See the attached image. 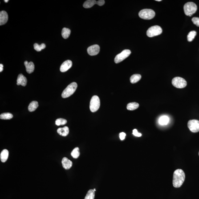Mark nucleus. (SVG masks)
Returning <instances> with one entry per match:
<instances>
[{
	"label": "nucleus",
	"mask_w": 199,
	"mask_h": 199,
	"mask_svg": "<svg viewBox=\"0 0 199 199\" xmlns=\"http://www.w3.org/2000/svg\"><path fill=\"white\" fill-rule=\"evenodd\" d=\"M13 117V115L9 112L3 113L0 115V119H10Z\"/></svg>",
	"instance_id": "b1692460"
},
{
	"label": "nucleus",
	"mask_w": 199,
	"mask_h": 199,
	"mask_svg": "<svg viewBox=\"0 0 199 199\" xmlns=\"http://www.w3.org/2000/svg\"><path fill=\"white\" fill-rule=\"evenodd\" d=\"M34 47L36 51L40 52L44 49L46 47V46L44 43L40 45H38V44L35 43L34 45Z\"/></svg>",
	"instance_id": "bb28decb"
},
{
	"label": "nucleus",
	"mask_w": 199,
	"mask_h": 199,
	"mask_svg": "<svg viewBox=\"0 0 199 199\" xmlns=\"http://www.w3.org/2000/svg\"><path fill=\"white\" fill-rule=\"evenodd\" d=\"M26 67L27 72L30 74L34 72V65L32 62H29L27 61H25L24 63Z\"/></svg>",
	"instance_id": "2eb2a0df"
},
{
	"label": "nucleus",
	"mask_w": 199,
	"mask_h": 199,
	"mask_svg": "<svg viewBox=\"0 0 199 199\" xmlns=\"http://www.w3.org/2000/svg\"><path fill=\"white\" fill-rule=\"evenodd\" d=\"M38 107L37 102L33 101L31 102L28 107V110L30 112H33Z\"/></svg>",
	"instance_id": "4be33fe9"
},
{
	"label": "nucleus",
	"mask_w": 199,
	"mask_h": 199,
	"mask_svg": "<svg viewBox=\"0 0 199 199\" xmlns=\"http://www.w3.org/2000/svg\"><path fill=\"white\" fill-rule=\"evenodd\" d=\"M79 149V148H76L74 149L71 153V156L74 159H77L79 157L80 155Z\"/></svg>",
	"instance_id": "a878e982"
},
{
	"label": "nucleus",
	"mask_w": 199,
	"mask_h": 199,
	"mask_svg": "<svg viewBox=\"0 0 199 199\" xmlns=\"http://www.w3.org/2000/svg\"><path fill=\"white\" fill-rule=\"evenodd\" d=\"M71 31L70 29L63 28L62 31V35L64 39L68 38L71 34Z\"/></svg>",
	"instance_id": "5701e85b"
},
{
	"label": "nucleus",
	"mask_w": 199,
	"mask_h": 199,
	"mask_svg": "<svg viewBox=\"0 0 199 199\" xmlns=\"http://www.w3.org/2000/svg\"><path fill=\"white\" fill-rule=\"evenodd\" d=\"M155 15V12L151 9H143L139 13V17L144 20L152 19L154 18Z\"/></svg>",
	"instance_id": "20e7f679"
},
{
	"label": "nucleus",
	"mask_w": 199,
	"mask_h": 199,
	"mask_svg": "<svg viewBox=\"0 0 199 199\" xmlns=\"http://www.w3.org/2000/svg\"><path fill=\"white\" fill-rule=\"evenodd\" d=\"M67 122V120L65 119L60 118L56 120L55 124L57 126L64 125L66 124Z\"/></svg>",
	"instance_id": "c85d7f7f"
},
{
	"label": "nucleus",
	"mask_w": 199,
	"mask_h": 199,
	"mask_svg": "<svg viewBox=\"0 0 199 199\" xmlns=\"http://www.w3.org/2000/svg\"><path fill=\"white\" fill-rule=\"evenodd\" d=\"M58 133L61 136H67L69 133V129L68 127H64L63 128H60L57 130Z\"/></svg>",
	"instance_id": "dca6fc26"
},
{
	"label": "nucleus",
	"mask_w": 199,
	"mask_h": 199,
	"mask_svg": "<svg viewBox=\"0 0 199 199\" xmlns=\"http://www.w3.org/2000/svg\"><path fill=\"white\" fill-rule=\"evenodd\" d=\"M8 19V16L7 13L5 11H2L0 12V25L5 24Z\"/></svg>",
	"instance_id": "f8f14e48"
},
{
	"label": "nucleus",
	"mask_w": 199,
	"mask_h": 199,
	"mask_svg": "<svg viewBox=\"0 0 199 199\" xmlns=\"http://www.w3.org/2000/svg\"><path fill=\"white\" fill-rule=\"evenodd\" d=\"M97 1L95 0H88L83 4V6L85 8H90L96 4Z\"/></svg>",
	"instance_id": "6ab92c4d"
},
{
	"label": "nucleus",
	"mask_w": 199,
	"mask_h": 199,
	"mask_svg": "<svg viewBox=\"0 0 199 199\" xmlns=\"http://www.w3.org/2000/svg\"><path fill=\"white\" fill-rule=\"evenodd\" d=\"M197 35V32L195 31H191L188 33L187 35V40L188 42H191L195 38V36Z\"/></svg>",
	"instance_id": "cd10ccee"
},
{
	"label": "nucleus",
	"mask_w": 199,
	"mask_h": 199,
	"mask_svg": "<svg viewBox=\"0 0 199 199\" xmlns=\"http://www.w3.org/2000/svg\"><path fill=\"white\" fill-rule=\"evenodd\" d=\"M188 127L191 131L196 133L199 132V121L197 119H192L188 121Z\"/></svg>",
	"instance_id": "1a4fd4ad"
},
{
	"label": "nucleus",
	"mask_w": 199,
	"mask_h": 199,
	"mask_svg": "<svg viewBox=\"0 0 199 199\" xmlns=\"http://www.w3.org/2000/svg\"><path fill=\"white\" fill-rule=\"evenodd\" d=\"M5 1V2L7 3V2H8L9 1H8V0H5V1Z\"/></svg>",
	"instance_id": "f704fd0d"
},
{
	"label": "nucleus",
	"mask_w": 199,
	"mask_h": 199,
	"mask_svg": "<svg viewBox=\"0 0 199 199\" xmlns=\"http://www.w3.org/2000/svg\"><path fill=\"white\" fill-rule=\"evenodd\" d=\"M100 47L99 45H94L89 46L87 49V52L90 55L94 56L99 54Z\"/></svg>",
	"instance_id": "9d476101"
},
{
	"label": "nucleus",
	"mask_w": 199,
	"mask_h": 199,
	"mask_svg": "<svg viewBox=\"0 0 199 199\" xmlns=\"http://www.w3.org/2000/svg\"><path fill=\"white\" fill-rule=\"evenodd\" d=\"M198 155H199V153H198Z\"/></svg>",
	"instance_id": "4c0bfd02"
},
{
	"label": "nucleus",
	"mask_w": 199,
	"mask_h": 199,
	"mask_svg": "<svg viewBox=\"0 0 199 199\" xmlns=\"http://www.w3.org/2000/svg\"><path fill=\"white\" fill-rule=\"evenodd\" d=\"M9 156V151L7 149H4L2 151L0 155V158L2 162H5L7 160Z\"/></svg>",
	"instance_id": "f3484780"
},
{
	"label": "nucleus",
	"mask_w": 199,
	"mask_h": 199,
	"mask_svg": "<svg viewBox=\"0 0 199 199\" xmlns=\"http://www.w3.org/2000/svg\"><path fill=\"white\" fill-rule=\"evenodd\" d=\"M126 135V134L124 132H122L120 133L119 134V138H120L121 140H124L125 138Z\"/></svg>",
	"instance_id": "2f4dec72"
},
{
	"label": "nucleus",
	"mask_w": 199,
	"mask_h": 199,
	"mask_svg": "<svg viewBox=\"0 0 199 199\" xmlns=\"http://www.w3.org/2000/svg\"><path fill=\"white\" fill-rule=\"evenodd\" d=\"M131 54V51L129 50H123L120 54L116 55L114 59V62L116 63H118L123 61L125 59L129 56Z\"/></svg>",
	"instance_id": "6e6552de"
},
{
	"label": "nucleus",
	"mask_w": 199,
	"mask_h": 199,
	"mask_svg": "<svg viewBox=\"0 0 199 199\" xmlns=\"http://www.w3.org/2000/svg\"><path fill=\"white\" fill-rule=\"evenodd\" d=\"M141 78V76L139 74H134L131 77L130 80L131 83L134 84V83H137L140 80Z\"/></svg>",
	"instance_id": "412c9836"
},
{
	"label": "nucleus",
	"mask_w": 199,
	"mask_h": 199,
	"mask_svg": "<svg viewBox=\"0 0 199 199\" xmlns=\"http://www.w3.org/2000/svg\"><path fill=\"white\" fill-rule=\"evenodd\" d=\"M197 7L194 3L188 2L184 5V10L185 15L191 16L197 11Z\"/></svg>",
	"instance_id": "7ed1b4c3"
},
{
	"label": "nucleus",
	"mask_w": 199,
	"mask_h": 199,
	"mask_svg": "<svg viewBox=\"0 0 199 199\" xmlns=\"http://www.w3.org/2000/svg\"><path fill=\"white\" fill-rule=\"evenodd\" d=\"M139 104L136 102H132L127 104V108L128 110L133 111L138 108Z\"/></svg>",
	"instance_id": "a211bd4d"
},
{
	"label": "nucleus",
	"mask_w": 199,
	"mask_h": 199,
	"mask_svg": "<svg viewBox=\"0 0 199 199\" xmlns=\"http://www.w3.org/2000/svg\"><path fill=\"white\" fill-rule=\"evenodd\" d=\"M156 1H159V2H160V1H161V0H156Z\"/></svg>",
	"instance_id": "c9c22d12"
},
{
	"label": "nucleus",
	"mask_w": 199,
	"mask_h": 199,
	"mask_svg": "<svg viewBox=\"0 0 199 199\" xmlns=\"http://www.w3.org/2000/svg\"><path fill=\"white\" fill-rule=\"evenodd\" d=\"M192 22L194 25L198 27H199V18L197 17H194L192 19Z\"/></svg>",
	"instance_id": "c756f323"
},
{
	"label": "nucleus",
	"mask_w": 199,
	"mask_h": 199,
	"mask_svg": "<svg viewBox=\"0 0 199 199\" xmlns=\"http://www.w3.org/2000/svg\"><path fill=\"white\" fill-rule=\"evenodd\" d=\"M169 118L168 116L164 115L161 117L159 118V124L161 125H166L168 124V122H169Z\"/></svg>",
	"instance_id": "aec40b11"
},
{
	"label": "nucleus",
	"mask_w": 199,
	"mask_h": 199,
	"mask_svg": "<svg viewBox=\"0 0 199 199\" xmlns=\"http://www.w3.org/2000/svg\"><path fill=\"white\" fill-rule=\"evenodd\" d=\"M185 174L182 170H176L174 172L172 184L175 188H179L183 183L185 179Z\"/></svg>",
	"instance_id": "f257e3e1"
},
{
	"label": "nucleus",
	"mask_w": 199,
	"mask_h": 199,
	"mask_svg": "<svg viewBox=\"0 0 199 199\" xmlns=\"http://www.w3.org/2000/svg\"><path fill=\"white\" fill-rule=\"evenodd\" d=\"M94 190L95 191H95H96V190H95V189H94Z\"/></svg>",
	"instance_id": "e433bc0d"
},
{
	"label": "nucleus",
	"mask_w": 199,
	"mask_h": 199,
	"mask_svg": "<svg viewBox=\"0 0 199 199\" xmlns=\"http://www.w3.org/2000/svg\"><path fill=\"white\" fill-rule=\"evenodd\" d=\"M17 82V84L18 85L25 86L27 83V79L22 74H20L18 75Z\"/></svg>",
	"instance_id": "ddd939ff"
},
{
	"label": "nucleus",
	"mask_w": 199,
	"mask_h": 199,
	"mask_svg": "<svg viewBox=\"0 0 199 199\" xmlns=\"http://www.w3.org/2000/svg\"><path fill=\"white\" fill-rule=\"evenodd\" d=\"M3 65L2 64H0V72H2L3 71Z\"/></svg>",
	"instance_id": "72a5a7b5"
},
{
	"label": "nucleus",
	"mask_w": 199,
	"mask_h": 199,
	"mask_svg": "<svg viewBox=\"0 0 199 199\" xmlns=\"http://www.w3.org/2000/svg\"><path fill=\"white\" fill-rule=\"evenodd\" d=\"M100 100L97 95H94L90 102V109L92 112L97 111L100 107Z\"/></svg>",
	"instance_id": "39448f33"
},
{
	"label": "nucleus",
	"mask_w": 199,
	"mask_h": 199,
	"mask_svg": "<svg viewBox=\"0 0 199 199\" xmlns=\"http://www.w3.org/2000/svg\"><path fill=\"white\" fill-rule=\"evenodd\" d=\"M72 65V62L71 60H68L63 62L60 66V70L62 72H65L71 68Z\"/></svg>",
	"instance_id": "9b49d317"
},
{
	"label": "nucleus",
	"mask_w": 199,
	"mask_h": 199,
	"mask_svg": "<svg viewBox=\"0 0 199 199\" xmlns=\"http://www.w3.org/2000/svg\"><path fill=\"white\" fill-rule=\"evenodd\" d=\"M77 87V84L75 82H72L62 92V97L66 98L71 96L76 91Z\"/></svg>",
	"instance_id": "f03ea898"
},
{
	"label": "nucleus",
	"mask_w": 199,
	"mask_h": 199,
	"mask_svg": "<svg viewBox=\"0 0 199 199\" xmlns=\"http://www.w3.org/2000/svg\"><path fill=\"white\" fill-rule=\"evenodd\" d=\"M162 33V29L159 26H154L150 27L147 32V35L149 37L160 35Z\"/></svg>",
	"instance_id": "423d86ee"
},
{
	"label": "nucleus",
	"mask_w": 199,
	"mask_h": 199,
	"mask_svg": "<svg viewBox=\"0 0 199 199\" xmlns=\"http://www.w3.org/2000/svg\"><path fill=\"white\" fill-rule=\"evenodd\" d=\"M172 85L177 88H183L186 86L187 82L183 78L176 77L172 79Z\"/></svg>",
	"instance_id": "0eeeda50"
},
{
	"label": "nucleus",
	"mask_w": 199,
	"mask_h": 199,
	"mask_svg": "<svg viewBox=\"0 0 199 199\" xmlns=\"http://www.w3.org/2000/svg\"><path fill=\"white\" fill-rule=\"evenodd\" d=\"M132 134L134 136H137V137H140L142 136V134L138 132L136 129H134L133 130Z\"/></svg>",
	"instance_id": "7c9ffc66"
},
{
	"label": "nucleus",
	"mask_w": 199,
	"mask_h": 199,
	"mask_svg": "<svg viewBox=\"0 0 199 199\" xmlns=\"http://www.w3.org/2000/svg\"><path fill=\"white\" fill-rule=\"evenodd\" d=\"M95 197V191L94 189H90L87 192L85 199H94Z\"/></svg>",
	"instance_id": "393cba45"
},
{
	"label": "nucleus",
	"mask_w": 199,
	"mask_h": 199,
	"mask_svg": "<svg viewBox=\"0 0 199 199\" xmlns=\"http://www.w3.org/2000/svg\"><path fill=\"white\" fill-rule=\"evenodd\" d=\"M62 164L63 168L66 170L70 169L73 164L72 162L66 157L62 159Z\"/></svg>",
	"instance_id": "4468645a"
},
{
	"label": "nucleus",
	"mask_w": 199,
	"mask_h": 199,
	"mask_svg": "<svg viewBox=\"0 0 199 199\" xmlns=\"http://www.w3.org/2000/svg\"><path fill=\"white\" fill-rule=\"evenodd\" d=\"M105 3L104 0H99L97 1L96 4L99 6H102L104 5Z\"/></svg>",
	"instance_id": "473e14b6"
}]
</instances>
